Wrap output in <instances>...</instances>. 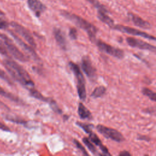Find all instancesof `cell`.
Masks as SVG:
<instances>
[{"mask_svg":"<svg viewBox=\"0 0 156 156\" xmlns=\"http://www.w3.org/2000/svg\"><path fill=\"white\" fill-rule=\"evenodd\" d=\"M10 34H11V35L14 38V39L15 40V41L18 43V44L26 51L29 54H30V56H32L34 59L39 60L40 58L38 57V55L37 54V53L35 52V51H34V48H32L31 46L27 45L26 43H24L20 38H19L16 34H15L13 32H12V31H9Z\"/></svg>","mask_w":156,"mask_h":156,"instance_id":"cell-12","label":"cell"},{"mask_svg":"<svg viewBox=\"0 0 156 156\" xmlns=\"http://www.w3.org/2000/svg\"><path fill=\"white\" fill-rule=\"evenodd\" d=\"M3 65L12 77L26 88L29 90L34 87V83L30 76L20 65L9 58L4 60Z\"/></svg>","mask_w":156,"mask_h":156,"instance_id":"cell-1","label":"cell"},{"mask_svg":"<svg viewBox=\"0 0 156 156\" xmlns=\"http://www.w3.org/2000/svg\"><path fill=\"white\" fill-rule=\"evenodd\" d=\"M27 4L37 17H40L46 9V5L41 0H27Z\"/></svg>","mask_w":156,"mask_h":156,"instance_id":"cell-11","label":"cell"},{"mask_svg":"<svg viewBox=\"0 0 156 156\" xmlns=\"http://www.w3.org/2000/svg\"><path fill=\"white\" fill-rule=\"evenodd\" d=\"M60 14L65 18L74 23L77 27L84 30L87 33L90 40H96V35L98 32V29L93 24L76 14L65 10H62L60 12Z\"/></svg>","mask_w":156,"mask_h":156,"instance_id":"cell-2","label":"cell"},{"mask_svg":"<svg viewBox=\"0 0 156 156\" xmlns=\"http://www.w3.org/2000/svg\"><path fill=\"white\" fill-rule=\"evenodd\" d=\"M78 114L80 118L82 119H91L92 115L90 111L83 104L80 102L78 105Z\"/></svg>","mask_w":156,"mask_h":156,"instance_id":"cell-17","label":"cell"},{"mask_svg":"<svg viewBox=\"0 0 156 156\" xmlns=\"http://www.w3.org/2000/svg\"><path fill=\"white\" fill-rule=\"evenodd\" d=\"M96 44L101 51L108 54V55L120 59L122 58L124 56V52L122 49L111 46L102 40H96Z\"/></svg>","mask_w":156,"mask_h":156,"instance_id":"cell-6","label":"cell"},{"mask_svg":"<svg viewBox=\"0 0 156 156\" xmlns=\"http://www.w3.org/2000/svg\"><path fill=\"white\" fill-rule=\"evenodd\" d=\"M9 26V23L6 20L0 18V29H5Z\"/></svg>","mask_w":156,"mask_h":156,"instance_id":"cell-29","label":"cell"},{"mask_svg":"<svg viewBox=\"0 0 156 156\" xmlns=\"http://www.w3.org/2000/svg\"><path fill=\"white\" fill-rule=\"evenodd\" d=\"M112 29H115L116 30L120 31L123 33L130 34L132 35L142 37L143 38L152 40L154 41L155 40V37L154 36L151 35L144 32H143L141 30H138V29H136L135 28L130 27L129 26H123V25H121V24H117V25H114Z\"/></svg>","mask_w":156,"mask_h":156,"instance_id":"cell-7","label":"cell"},{"mask_svg":"<svg viewBox=\"0 0 156 156\" xmlns=\"http://www.w3.org/2000/svg\"><path fill=\"white\" fill-rule=\"evenodd\" d=\"M0 129L5 130V131H10V129L6 125L2 123L1 121H0Z\"/></svg>","mask_w":156,"mask_h":156,"instance_id":"cell-32","label":"cell"},{"mask_svg":"<svg viewBox=\"0 0 156 156\" xmlns=\"http://www.w3.org/2000/svg\"><path fill=\"white\" fill-rule=\"evenodd\" d=\"M51 107V108H52V110L55 112V113H59V114H61L62 113V110L58 107V106L57 105L56 102L53 99H51V100L50 101V102L48 103Z\"/></svg>","mask_w":156,"mask_h":156,"instance_id":"cell-25","label":"cell"},{"mask_svg":"<svg viewBox=\"0 0 156 156\" xmlns=\"http://www.w3.org/2000/svg\"><path fill=\"white\" fill-rule=\"evenodd\" d=\"M81 67L86 74V76L92 81L96 79L97 77V71L93 66L90 57L87 55H85L82 58L81 60Z\"/></svg>","mask_w":156,"mask_h":156,"instance_id":"cell-8","label":"cell"},{"mask_svg":"<svg viewBox=\"0 0 156 156\" xmlns=\"http://www.w3.org/2000/svg\"><path fill=\"white\" fill-rule=\"evenodd\" d=\"M87 1L90 2L94 7H95L98 9V10H108L105 6L101 4L97 0H87Z\"/></svg>","mask_w":156,"mask_h":156,"instance_id":"cell-24","label":"cell"},{"mask_svg":"<svg viewBox=\"0 0 156 156\" xmlns=\"http://www.w3.org/2000/svg\"><path fill=\"white\" fill-rule=\"evenodd\" d=\"M82 141L83 142V143L85 144V145L88 147V150L93 154L94 155H100V154L98 153L97 149L96 148V147L94 146V144H93V143L91 141H90V139L87 138V137H84L82 138Z\"/></svg>","mask_w":156,"mask_h":156,"instance_id":"cell-21","label":"cell"},{"mask_svg":"<svg viewBox=\"0 0 156 156\" xmlns=\"http://www.w3.org/2000/svg\"><path fill=\"white\" fill-rule=\"evenodd\" d=\"M69 35L72 40H76L77 38V30L74 27H71L69 29Z\"/></svg>","mask_w":156,"mask_h":156,"instance_id":"cell-28","label":"cell"},{"mask_svg":"<svg viewBox=\"0 0 156 156\" xmlns=\"http://www.w3.org/2000/svg\"><path fill=\"white\" fill-rule=\"evenodd\" d=\"M137 139L139 140H143L145 141H149L151 140V138L146 135H140L137 137Z\"/></svg>","mask_w":156,"mask_h":156,"instance_id":"cell-31","label":"cell"},{"mask_svg":"<svg viewBox=\"0 0 156 156\" xmlns=\"http://www.w3.org/2000/svg\"><path fill=\"white\" fill-rule=\"evenodd\" d=\"M88 135H89V139L90 140V141L92 143H93L96 146H97L99 147L101 152L103 153V155H111L109 153L108 149L102 143L101 140L99 139V138L98 136V135L95 133H94L93 131H91V132H90L88 133Z\"/></svg>","mask_w":156,"mask_h":156,"instance_id":"cell-15","label":"cell"},{"mask_svg":"<svg viewBox=\"0 0 156 156\" xmlns=\"http://www.w3.org/2000/svg\"><path fill=\"white\" fill-rule=\"evenodd\" d=\"M129 18L132 21V22L136 26L144 29H149L151 27V25L147 21L144 20L143 18L138 16L137 15H135L133 13H129L128 14Z\"/></svg>","mask_w":156,"mask_h":156,"instance_id":"cell-14","label":"cell"},{"mask_svg":"<svg viewBox=\"0 0 156 156\" xmlns=\"http://www.w3.org/2000/svg\"><path fill=\"white\" fill-rule=\"evenodd\" d=\"M142 93L146 96H147L150 99H151L153 101H156V94L154 91L151 90V89L144 87L142 90Z\"/></svg>","mask_w":156,"mask_h":156,"instance_id":"cell-22","label":"cell"},{"mask_svg":"<svg viewBox=\"0 0 156 156\" xmlns=\"http://www.w3.org/2000/svg\"><path fill=\"white\" fill-rule=\"evenodd\" d=\"M76 124L80 128H82L87 133H89L92 131V129L93 127V125L91 124L88 123H82L80 122H77Z\"/></svg>","mask_w":156,"mask_h":156,"instance_id":"cell-23","label":"cell"},{"mask_svg":"<svg viewBox=\"0 0 156 156\" xmlns=\"http://www.w3.org/2000/svg\"><path fill=\"white\" fill-rule=\"evenodd\" d=\"M0 95L5 98H7L12 101H14L15 102H17V103H19L21 102L20 99L16 97V96H15L14 94L10 93H9L7 91H6L5 90H4L1 86H0Z\"/></svg>","mask_w":156,"mask_h":156,"instance_id":"cell-19","label":"cell"},{"mask_svg":"<svg viewBox=\"0 0 156 156\" xmlns=\"http://www.w3.org/2000/svg\"><path fill=\"white\" fill-rule=\"evenodd\" d=\"M1 43H2L0 42V54L7 55V51H6V50H5V48L4 44H1Z\"/></svg>","mask_w":156,"mask_h":156,"instance_id":"cell-30","label":"cell"},{"mask_svg":"<svg viewBox=\"0 0 156 156\" xmlns=\"http://www.w3.org/2000/svg\"><path fill=\"white\" fill-rule=\"evenodd\" d=\"M10 25L13 27L15 32L18 33L20 35H21L32 47H36L35 41L29 30H28L26 28L16 22H12L10 23Z\"/></svg>","mask_w":156,"mask_h":156,"instance_id":"cell-9","label":"cell"},{"mask_svg":"<svg viewBox=\"0 0 156 156\" xmlns=\"http://www.w3.org/2000/svg\"><path fill=\"white\" fill-rule=\"evenodd\" d=\"M0 79L4 80V81H5L7 83H9L10 85L13 84V82L11 80V79L9 77V76L6 74V73L1 69H0Z\"/></svg>","mask_w":156,"mask_h":156,"instance_id":"cell-26","label":"cell"},{"mask_svg":"<svg viewBox=\"0 0 156 156\" xmlns=\"http://www.w3.org/2000/svg\"><path fill=\"white\" fill-rule=\"evenodd\" d=\"M0 38L3 40V44L5 49H7L8 51L12 55L13 57L22 62H26L29 60L28 57L19 50V49L13 43L12 41L8 37L4 34L0 33Z\"/></svg>","mask_w":156,"mask_h":156,"instance_id":"cell-4","label":"cell"},{"mask_svg":"<svg viewBox=\"0 0 156 156\" xmlns=\"http://www.w3.org/2000/svg\"><path fill=\"white\" fill-rule=\"evenodd\" d=\"M53 34L55 41L60 48L64 51H66L68 48L67 41L62 30L60 29L55 28L53 30Z\"/></svg>","mask_w":156,"mask_h":156,"instance_id":"cell-13","label":"cell"},{"mask_svg":"<svg viewBox=\"0 0 156 156\" xmlns=\"http://www.w3.org/2000/svg\"><path fill=\"white\" fill-rule=\"evenodd\" d=\"M96 129L99 133H100L106 138L111 139L118 143L122 142L124 140L122 134L115 129L106 127L102 124H98L96 127Z\"/></svg>","mask_w":156,"mask_h":156,"instance_id":"cell-5","label":"cell"},{"mask_svg":"<svg viewBox=\"0 0 156 156\" xmlns=\"http://www.w3.org/2000/svg\"><path fill=\"white\" fill-rule=\"evenodd\" d=\"M69 66L74 73L78 96L80 100L85 101L87 98V91L85 87V80L79 66L74 62H69Z\"/></svg>","mask_w":156,"mask_h":156,"instance_id":"cell-3","label":"cell"},{"mask_svg":"<svg viewBox=\"0 0 156 156\" xmlns=\"http://www.w3.org/2000/svg\"><path fill=\"white\" fill-rule=\"evenodd\" d=\"M29 91L30 92V94L32 97L40 100V101H41L43 102H46L49 103L50 102V101L51 100V99H52V98H47V97L44 96L41 93H40L34 87L30 88L29 90Z\"/></svg>","mask_w":156,"mask_h":156,"instance_id":"cell-18","label":"cell"},{"mask_svg":"<svg viewBox=\"0 0 156 156\" xmlns=\"http://www.w3.org/2000/svg\"><path fill=\"white\" fill-rule=\"evenodd\" d=\"M74 144H76L77 148L79 150H80V151L82 152V154H83V155H88V154L87 152L85 149L84 148V147L81 144V143H80L79 141H77V140H76V139H74Z\"/></svg>","mask_w":156,"mask_h":156,"instance_id":"cell-27","label":"cell"},{"mask_svg":"<svg viewBox=\"0 0 156 156\" xmlns=\"http://www.w3.org/2000/svg\"><path fill=\"white\" fill-rule=\"evenodd\" d=\"M106 88L104 86H99L96 87L91 94V96L93 98H98L102 97L106 92Z\"/></svg>","mask_w":156,"mask_h":156,"instance_id":"cell-20","label":"cell"},{"mask_svg":"<svg viewBox=\"0 0 156 156\" xmlns=\"http://www.w3.org/2000/svg\"><path fill=\"white\" fill-rule=\"evenodd\" d=\"M126 41L128 44L132 48H136L140 49L147 50L153 52H155L156 48L155 46L152 45L142 40L133 37H127L126 38Z\"/></svg>","mask_w":156,"mask_h":156,"instance_id":"cell-10","label":"cell"},{"mask_svg":"<svg viewBox=\"0 0 156 156\" xmlns=\"http://www.w3.org/2000/svg\"><path fill=\"white\" fill-rule=\"evenodd\" d=\"M108 10H98V18L104 23L108 25L110 28H112L114 24V21L108 15Z\"/></svg>","mask_w":156,"mask_h":156,"instance_id":"cell-16","label":"cell"},{"mask_svg":"<svg viewBox=\"0 0 156 156\" xmlns=\"http://www.w3.org/2000/svg\"><path fill=\"white\" fill-rule=\"evenodd\" d=\"M119 155H120V156H130L131 154L128 151H123L120 152V153L119 154Z\"/></svg>","mask_w":156,"mask_h":156,"instance_id":"cell-33","label":"cell"}]
</instances>
